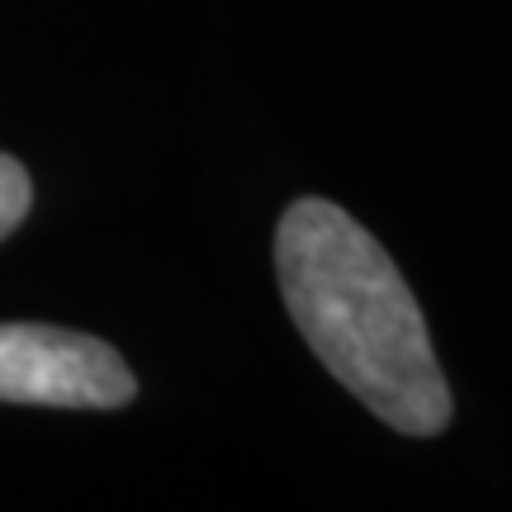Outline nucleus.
I'll list each match as a JSON object with an SVG mask.
<instances>
[{"instance_id": "7ed1b4c3", "label": "nucleus", "mask_w": 512, "mask_h": 512, "mask_svg": "<svg viewBox=\"0 0 512 512\" xmlns=\"http://www.w3.org/2000/svg\"><path fill=\"white\" fill-rule=\"evenodd\" d=\"M29 204H34V185H29V171H24L15 157H5V152H0V242L10 238L19 223H24Z\"/></svg>"}, {"instance_id": "f257e3e1", "label": "nucleus", "mask_w": 512, "mask_h": 512, "mask_svg": "<svg viewBox=\"0 0 512 512\" xmlns=\"http://www.w3.org/2000/svg\"><path fill=\"white\" fill-rule=\"evenodd\" d=\"M275 280L309 351L403 437H437L451 389L399 266L347 209L294 200L275 228Z\"/></svg>"}, {"instance_id": "f03ea898", "label": "nucleus", "mask_w": 512, "mask_h": 512, "mask_svg": "<svg viewBox=\"0 0 512 512\" xmlns=\"http://www.w3.org/2000/svg\"><path fill=\"white\" fill-rule=\"evenodd\" d=\"M133 394L138 380L110 342L48 323H0V403L124 408Z\"/></svg>"}]
</instances>
